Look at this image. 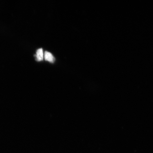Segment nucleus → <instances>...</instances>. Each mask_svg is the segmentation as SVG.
Here are the masks:
<instances>
[{"mask_svg":"<svg viewBox=\"0 0 153 153\" xmlns=\"http://www.w3.org/2000/svg\"><path fill=\"white\" fill-rule=\"evenodd\" d=\"M36 60L38 62H41L43 60V53L42 49L40 48L38 49L36 52Z\"/></svg>","mask_w":153,"mask_h":153,"instance_id":"obj_2","label":"nucleus"},{"mask_svg":"<svg viewBox=\"0 0 153 153\" xmlns=\"http://www.w3.org/2000/svg\"><path fill=\"white\" fill-rule=\"evenodd\" d=\"M44 56H45V60L51 63L54 62L55 59L51 53L48 52V51H45Z\"/></svg>","mask_w":153,"mask_h":153,"instance_id":"obj_1","label":"nucleus"}]
</instances>
